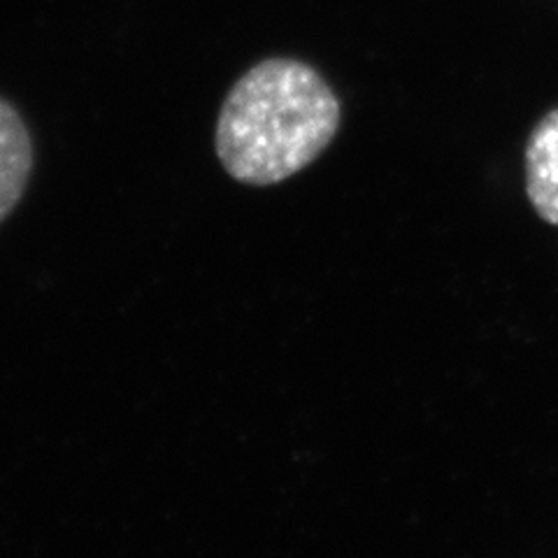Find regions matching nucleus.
Wrapping results in <instances>:
<instances>
[{
  "mask_svg": "<svg viewBox=\"0 0 558 558\" xmlns=\"http://www.w3.org/2000/svg\"><path fill=\"white\" fill-rule=\"evenodd\" d=\"M35 166L33 137L14 102L0 96V223L26 194Z\"/></svg>",
  "mask_w": 558,
  "mask_h": 558,
  "instance_id": "obj_2",
  "label": "nucleus"
},
{
  "mask_svg": "<svg viewBox=\"0 0 558 558\" xmlns=\"http://www.w3.org/2000/svg\"><path fill=\"white\" fill-rule=\"evenodd\" d=\"M338 126L340 102L317 70L295 59H266L221 102L217 159L242 184H279L317 159Z\"/></svg>",
  "mask_w": 558,
  "mask_h": 558,
  "instance_id": "obj_1",
  "label": "nucleus"
},
{
  "mask_svg": "<svg viewBox=\"0 0 558 558\" xmlns=\"http://www.w3.org/2000/svg\"><path fill=\"white\" fill-rule=\"evenodd\" d=\"M526 194L535 213L558 226V110L539 119L526 143Z\"/></svg>",
  "mask_w": 558,
  "mask_h": 558,
  "instance_id": "obj_3",
  "label": "nucleus"
}]
</instances>
